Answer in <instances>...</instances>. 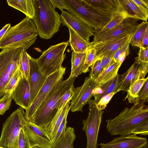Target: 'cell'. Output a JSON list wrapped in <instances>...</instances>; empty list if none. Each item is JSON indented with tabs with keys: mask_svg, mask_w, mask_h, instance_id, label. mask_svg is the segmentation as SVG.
Wrapping results in <instances>:
<instances>
[{
	"mask_svg": "<svg viewBox=\"0 0 148 148\" xmlns=\"http://www.w3.org/2000/svg\"><path fill=\"white\" fill-rule=\"evenodd\" d=\"M106 129L112 136L148 134V108L143 104L126 108L113 119H107Z\"/></svg>",
	"mask_w": 148,
	"mask_h": 148,
	"instance_id": "6da1fadb",
	"label": "cell"
},
{
	"mask_svg": "<svg viewBox=\"0 0 148 148\" xmlns=\"http://www.w3.org/2000/svg\"><path fill=\"white\" fill-rule=\"evenodd\" d=\"M76 77L70 75L60 80L52 89L29 121L43 129L51 122L58 110V101L66 91L74 85Z\"/></svg>",
	"mask_w": 148,
	"mask_h": 148,
	"instance_id": "7a4b0ae2",
	"label": "cell"
},
{
	"mask_svg": "<svg viewBox=\"0 0 148 148\" xmlns=\"http://www.w3.org/2000/svg\"><path fill=\"white\" fill-rule=\"evenodd\" d=\"M35 10L32 19L36 26L38 35L47 40L59 31L62 24L60 15L50 0H33Z\"/></svg>",
	"mask_w": 148,
	"mask_h": 148,
	"instance_id": "3957f363",
	"label": "cell"
},
{
	"mask_svg": "<svg viewBox=\"0 0 148 148\" xmlns=\"http://www.w3.org/2000/svg\"><path fill=\"white\" fill-rule=\"evenodd\" d=\"M38 35L33 21L26 16L9 27L0 42V49L21 48L27 50L35 42Z\"/></svg>",
	"mask_w": 148,
	"mask_h": 148,
	"instance_id": "277c9868",
	"label": "cell"
},
{
	"mask_svg": "<svg viewBox=\"0 0 148 148\" xmlns=\"http://www.w3.org/2000/svg\"><path fill=\"white\" fill-rule=\"evenodd\" d=\"M63 1L67 11L81 19L95 31L101 29L108 23L114 13L94 7L84 0Z\"/></svg>",
	"mask_w": 148,
	"mask_h": 148,
	"instance_id": "5b68a950",
	"label": "cell"
},
{
	"mask_svg": "<svg viewBox=\"0 0 148 148\" xmlns=\"http://www.w3.org/2000/svg\"><path fill=\"white\" fill-rule=\"evenodd\" d=\"M23 108L20 107L6 119L3 124L0 138V148H18L21 129L27 122Z\"/></svg>",
	"mask_w": 148,
	"mask_h": 148,
	"instance_id": "8992f818",
	"label": "cell"
},
{
	"mask_svg": "<svg viewBox=\"0 0 148 148\" xmlns=\"http://www.w3.org/2000/svg\"><path fill=\"white\" fill-rule=\"evenodd\" d=\"M68 45V41L51 45L37 59L39 68L45 75L47 77L62 66L66 56L64 52Z\"/></svg>",
	"mask_w": 148,
	"mask_h": 148,
	"instance_id": "52a82bcc",
	"label": "cell"
},
{
	"mask_svg": "<svg viewBox=\"0 0 148 148\" xmlns=\"http://www.w3.org/2000/svg\"><path fill=\"white\" fill-rule=\"evenodd\" d=\"M22 49L5 48L0 52V97L11 77L19 68Z\"/></svg>",
	"mask_w": 148,
	"mask_h": 148,
	"instance_id": "ba28073f",
	"label": "cell"
},
{
	"mask_svg": "<svg viewBox=\"0 0 148 148\" xmlns=\"http://www.w3.org/2000/svg\"><path fill=\"white\" fill-rule=\"evenodd\" d=\"M88 103L89 112L87 118L83 120L82 129L86 136V148H97L98 132L104 112L98 110L97 102L94 99H90Z\"/></svg>",
	"mask_w": 148,
	"mask_h": 148,
	"instance_id": "9c48e42d",
	"label": "cell"
},
{
	"mask_svg": "<svg viewBox=\"0 0 148 148\" xmlns=\"http://www.w3.org/2000/svg\"><path fill=\"white\" fill-rule=\"evenodd\" d=\"M66 69L62 66L60 69L47 77L44 85L33 101L26 110L25 117L26 120L29 121H30L37 108L53 88L60 81L62 80Z\"/></svg>",
	"mask_w": 148,
	"mask_h": 148,
	"instance_id": "30bf717a",
	"label": "cell"
},
{
	"mask_svg": "<svg viewBox=\"0 0 148 148\" xmlns=\"http://www.w3.org/2000/svg\"><path fill=\"white\" fill-rule=\"evenodd\" d=\"M95 80L89 77L85 78L84 84L73 88V94L70 102L72 112L82 111L83 107L94 95V90L98 86Z\"/></svg>",
	"mask_w": 148,
	"mask_h": 148,
	"instance_id": "8fae6325",
	"label": "cell"
},
{
	"mask_svg": "<svg viewBox=\"0 0 148 148\" xmlns=\"http://www.w3.org/2000/svg\"><path fill=\"white\" fill-rule=\"evenodd\" d=\"M134 63L129 69L121 75V81L117 92H127L130 86L136 81L145 79L148 72V63L143 62L135 58Z\"/></svg>",
	"mask_w": 148,
	"mask_h": 148,
	"instance_id": "7c38bea8",
	"label": "cell"
},
{
	"mask_svg": "<svg viewBox=\"0 0 148 148\" xmlns=\"http://www.w3.org/2000/svg\"><path fill=\"white\" fill-rule=\"evenodd\" d=\"M60 15L63 25L70 27L85 41L90 42V37L94 35L93 28L67 11L64 10L61 12Z\"/></svg>",
	"mask_w": 148,
	"mask_h": 148,
	"instance_id": "4fadbf2b",
	"label": "cell"
},
{
	"mask_svg": "<svg viewBox=\"0 0 148 148\" xmlns=\"http://www.w3.org/2000/svg\"><path fill=\"white\" fill-rule=\"evenodd\" d=\"M23 128L28 136L32 148L37 147L52 148L53 142L44 129L29 121Z\"/></svg>",
	"mask_w": 148,
	"mask_h": 148,
	"instance_id": "5bb4252c",
	"label": "cell"
},
{
	"mask_svg": "<svg viewBox=\"0 0 148 148\" xmlns=\"http://www.w3.org/2000/svg\"><path fill=\"white\" fill-rule=\"evenodd\" d=\"M101 148H147V140L145 138L131 134L116 137L107 143H100Z\"/></svg>",
	"mask_w": 148,
	"mask_h": 148,
	"instance_id": "9a60e30c",
	"label": "cell"
},
{
	"mask_svg": "<svg viewBox=\"0 0 148 148\" xmlns=\"http://www.w3.org/2000/svg\"><path fill=\"white\" fill-rule=\"evenodd\" d=\"M29 63L28 81L30 88V106L44 85L47 76L45 75L40 70L37 59L34 58L30 56Z\"/></svg>",
	"mask_w": 148,
	"mask_h": 148,
	"instance_id": "2e32d148",
	"label": "cell"
},
{
	"mask_svg": "<svg viewBox=\"0 0 148 148\" xmlns=\"http://www.w3.org/2000/svg\"><path fill=\"white\" fill-rule=\"evenodd\" d=\"M139 24L135 19L126 18L112 29L99 36L94 37V44L104 41L125 34H132Z\"/></svg>",
	"mask_w": 148,
	"mask_h": 148,
	"instance_id": "e0dca14e",
	"label": "cell"
},
{
	"mask_svg": "<svg viewBox=\"0 0 148 148\" xmlns=\"http://www.w3.org/2000/svg\"><path fill=\"white\" fill-rule=\"evenodd\" d=\"M132 34H125L104 41L92 43L91 46L96 51L97 59L110 51H116L127 42Z\"/></svg>",
	"mask_w": 148,
	"mask_h": 148,
	"instance_id": "ac0fdd59",
	"label": "cell"
},
{
	"mask_svg": "<svg viewBox=\"0 0 148 148\" xmlns=\"http://www.w3.org/2000/svg\"><path fill=\"white\" fill-rule=\"evenodd\" d=\"M11 94L16 103L27 110L29 106L30 95L28 81L22 77Z\"/></svg>",
	"mask_w": 148,
	"mask_h": 148,
	"instance_id": "d6986e66",
	"label": "cell"
},
{
	"mask_svg": "<svg viewBox=\"0 0 148 148\" xmlns=\"http://www.w3.org/2000/svg\"><path fill=\"white\" fill-rule=\"evenodd\" d=\"M118 12L123 13L126 18L147 21L148 15L146 14L132 0H118Z\"/></svg>",
	"mask_w": 148,
	"mask_h": 148,
	"instance_id": "ffe728a7",
	"label": "cell"
},
{
	"mask_svg": "<svg viewBox=\"0 0 148 148\" xmlns=\"http://www.w3.org/2000/svg\"><path fill=\"white\" fill-rule=\"evenodd\" d=\"M121 75L118 73L107 82L99 85L94 91V99L97 103L103 97L113 92H117L121 81Z\"/></svg>",
	"mask_w": 148,
	"mask_h": 148,
	"instance_id": "44dd1931",
	"label": "cell"
},
{
	"mask_svg": "<svg viewBox=\"0 0 148 148\" xmlns=\"http://www.w3.org/2000/svg\"><path fill=\"white\" fill-rule=\"evenodd\" d=\"M70 103V101L58 110L51 122L44 129L52 142L53 140L58 128L64 117L68 115L69 111L71 109Z\"/></svg>",
	"mask_w": 148,
	"mask_h": 148,
	"instance_id": "7402d4cb",
	"label": "cell"
},
{
	"mask_svg": "<svg viewBox=\"0 0 148 148\" xmlns=\"http://www.w3.org/2000/svg\"><path fill=\"white\" fill-rule=\"evenodd\" d=\"M70 34L69 44L73 51L77 53H86L92 45L87 42L77 34L72 29L68 27Z\"/></svg>",
	"mask_w": 148,
	"mask_h": 148,
	"instance_id": "603a6c76",
	"label": "cell"
},
{
	"mask_svg": "<svg viewBox=\"0 0 148 148\" xmlns=\"http://www.w3.org/2000/svg\"><path fill=\"white\" fill-rule=\"evenodd\" d=\"M8 5L22 12L32 19L34 17L35 10L33 0H7Z\"/></svg>",
	"mask_w": 148,
	"mask_h": 148,
	"instance_id": "cb8c5ba5",
	"label": "cell"
},
{
	"mask_svg": "<svg viewBox=\"0 0 148 148\" xmlns=\"http://www.w3.org/2000/svg\"><path fill=\"white\" fill-rule=\"evenodd\" d=\"M86 52L77 53L73 51L71 55V68L70 75L76 77L85 73V62Z\"/></svg>",
	"mask_w": 148,
	"mask_h": 148,
	"instance_id": "d4e9b609",
	"label": "cell"
},
{
	"mask_svg": "<svg viewBox=\"0 0 148 148\" xmlns=\"http://www.w3.org/2000/svg\"><path fill=\"white\" fill-rule=\"evenodd\" d=\"M75 132L73 127H67L52 148H74L73 142L76 138Z\"/></svg>",
	"mask_w": 148,
	"mask_h": 148,
	"instance_id": "484cf974",
	"label": "cell"
},
{
	"mask_svg": "<svg viewBox=\"0 0 148 148\" xmlns=\"http://www.w3.org/2000/svg\"><path fill=\"white\" fill-rule=\"evenodd\" d=\"M87 3L102 10L114 13L117 12L118 0H84Z\"/></svg>",
	"mask_w": 148,
	"mask_h": 148,
	"instance_id": "4316f807",
	"label": "cell"
},
{
	"mask_svg": "<svg viewBox=\"0 0 148 148\" xmlns=\"http://www.w3.org/2000/svg\"><path fill=\"white\" fill-rule=\"evenodd\" d=\"M147 79L148 77L135 82L127 91V94L125 99H127L129 102L134 103L135 106L139 105L140 101L138 98V94L140 89Z\"/></svg>",
	"mask_w": 148,
	"mask_h": 148,
	"instance_id": "83f0119b",
	"label": "cell"
},
{
	"mask_svg": "<svg viewBox=\"0 0 148 148\" xmlns=\"http://www.w3.org/2000/svg\"><path fill=\"white\" fill-rule=\"evenodd\" d=\"M121 64L118 62H114L104 71L95 81L101 85L111 80L117 75Z\"/></svg>",
	"mask_w": 148,
	"mask_h": 148,
	"instance_id": "f1b7e54d",
	"label": "cell"
},
{
	"mask_svg": "<svg viewBox=\"0 0 148 148\" xmlns=\"http://www.w3.org/2000/svg\"><path fill=\"white\" fill-rule=\"evenodd\" d=\"M148 27L147 21H143L139 24L131 34L130 44L132 46L142 47V39L145 32Z\"/></svg>",
	"mask_w": 148,
	"mask_h": 148,
	"instance_id": "f546056e",
	"label": "cell"
},
{
	"mask_svg": "<svg viewBox=\"0 0 148 148\" xmlns=\"http://www.w3.org/2000/svg\"><path fill=\"white\" fill-rule=\"evenodd\" d=\"M126 18L124 14L116 12L114 13L110 21L101 29L95 32L94 37L99 36L112 29Z\"/></svg>",
	"mask_w": 148,
	"mask_h": 148,
	"instance_id": "4dcf8cb0",
	"label": "cell"
},
{
	"mask_svg": "<svg viewBox=\"0 0 148 148\" xmlns=\"http://www.w3.org/2000/svg\"><path fill=\"white\" fill-rule=\"evenodd\" d=\"M29 56L26 50L22 49L20 57L19 69L21 72L22 77H24L28 80L30 69Z\"/></svg>",
	"mask_w": 148,
	"mask_h": 148,
	"instance_id": "1f68e13d",
	"label": "cell"
},
{
	"mask_svg": "<svg viewBox=\"0 0 148 148\" xmlns=\"http://www.w3.org/2000/svg\"><path fill=\"white\" fill-rule=\"evenodd\" d=\"M22 77V74L19 68L11 77L5 86L4 90V94L11 93Z\"/></svg>",
	"mask_w": 148,
	"mask_h": 148,
	"instance_id": "d6a6232c",
	"label": "cell"
},
{
	"mask_svg": "<svg viewBox=\"0 0 148 148\" xmlns=\"http://www.w3.org/2000/svg\"><path fill=\"white\" fill-rule=\"evenodd\" d=\"M97 60V54L95 49L91 46L86 52L85 62V73L89 70V68Z\"/></svg>",
	"mask_w": 148,
	"mask_h": 148,
	"instance_id": "836d02e7",
	"label": "cell"
},
{
	"mask_svg": "<svg viewBox=\"0 0 148 148\" xmlns=\"http://www.w3.org/2000/svg\"><path fill=\"white\" fill-rule=\"evenodd\" d=\"M100 59H97L91 66L89 77L95 80L103 72Z\"/></svg>",
	"mask_w": 148,
	"mask_h": 148,
	"instance_id": "e575fe53",
	"label": "cell"
},
{
	"mask_svg": "<svg viewBox=\"0 0 148 148\" xmlns=\"http://www.w3.org/2000/svg\"><path fill=\"white\" fill-rule=\"evenodd\" d=\"M12 99L11 92L5 93L0 99V115H3L10 108Z\"/></svg>",
	"mask_w": 148,
	"mask_h": 148,
	"instance_id": "d590c367",
	"label": "cell"
},
{
	"mask_svg": "<svg viewBox=\"0 0 148 148\" xmlns=\"http://www.w3.org/2000/svg\"><path fill=\"white\" fill-rule=\"evenodd\" d=\"M73 85L62 95L59 99L57 105V108L58 111L65 105L68 102L71 100L73 94Z\"/></svg>",
	"mask_w": 148,
	"mask_h": 148,
	"instance_id": "8d00e7d4",
	"label": "cell"
},
{
	"mask_svg": "<svg viewBox=\"0 0 148 148\" xmlns=\"http://www.w3.org/2000/svg\"><path fill=\"white\" fill-rule=\"evenodd\" d=\"M18 148H32L28 136L23 127L20 130L18 140Z\"/></svg>",
	"mask_w": 148,
	"mask_h": 148,
	"instance_id": "74e56055",
	"label": "cell"
},
{
	"mask_svg": "<svg viewBox=\"0 0 148 148\" xmlns=\"http://www.w3.org/2000/svg\"><path fill=\"white\" fill-rule=\"evenodd\" d=\"M116 51H110L103 56L100 59L103 71L115 62L113 60L114 54Z\"/></svg>",
	"mask_w": 148,
	"mask_h": 148,
	"instance_id": "f35d334b",
	"label": "cell"
},
{
	"mask_svg": "<svg viewBox=\"0 0 148 148\" xmlns=\"http://www.w3.org/2000/svg\"><path fill=\"white\" fill-rule=\"evenodd\" d=\"M138 98L141 101V103L143 104L148 101V79H147L140 89L138 94Z\"/></svg>",
	"mask_w": 148,
	"mask_h": 148,
	"instance_id": "ab89813d",
	"label": "cell"
},
{
	"mask_svg": "<svg viewBox=\"0 0 148 148\" xmlns=\"http://www.w3.org/2000/svg\"><path fill=\"white\" fill-rule=\"evenodd\" d=\"M116 93L115 92H113L102 97L97 103L98 110L101 111L104 109L112 97Z\"/></svg>",
	"mask_w": 148,
	"mask_h": 148,
	"instance_id": "60d3db41",
	"label": "cell"
},
{
	"mask_svg": "<svg viewBox=\"0 0 148 148\" xmlns=\"http://www.w3.org/2000/svg\"><path fill=\"white\" fill-rule=\"evenodd\" d=\"M67 115H66L65 116L58 128L54 139L52 142L53 146L56 143L60 136L66 130L67 123Z\"/></svg>",
	"mask_w": 148,
	"mask_h": 148,
	"instance_id": "b9f144b4",
	"label": "cell"
},
{
	"mask_svg": "<svg viewBox=\"0 0 148 148\" xmlns=\"http://www.w3.org/2000/svg\"><path fill=\"white\" fill-rule=\"evenodd\" d=\"M131 36L128 40L124 44L120 47L115 53L113 60L115 62H117L120 56L127 49H129V45Z\"/></svg>",
	"mask_w": 148,
	"mask_h": 148,
	"instance_id": "7bdbcfd3",
	"label": "cell"
},
{
	"mask_svg": "<svg viewBox=\"0 0 148 148\" xmlns=\"http://www.w3.org/2000/svg\"><path fill=\"white\" fill-rule=\"evenodd\" d=\"M138 57L139 60L142 62L148 63V47H140Z\"/></svg>",
	"mask_w": 148,
	"mask_h": 148,
	"instance_id": "ee69618b",
	"label": "cell"
},
{
	"mask_svg": "<svg viewBox=\"0 0 148 148\" xmlns=\"http://www.w3.org/2000/svg\"><path fill=\"white\" fill-rule=\"evenodd\" d=\"M146 14L148 15V0H132Z\"/></svg>",
	"mask_w": 148,
	"mask_h": 148,
	"instance_id": "f6af8a7d",
	"label": "cell"
},
{
	"mask_svg": "<svg viewBox=\"0 0 148 148\" xmlns=\"http://www.w3.org/2000/svg\"><path fill=\"white\" fill-rule=\"evenodd\" d=\"M54 7L59 8L61 11H63L65 9V5L63 0H50Z\"/></svg>",
	"mask_w": 148,
	"mask_h": 148,
	"instance_id": "bcb514c9",
	"label": "cell"
},
{
	"mask_svg": "<svg viewBox=\"0 0 148 148\" xmlns=\"http://www.w3.org/2000/svg\"><path fill=\"white\" fill-rule=\"evenodd\" d=\"M141 47L143 48L148 47V27L146 29L143 35Z\"/></svg>",
	"mask_w": 148,
	"mask_h": 148,
	"instance_id": "7dc6e473",
	"label": "cell"
},
{
	"mask_svg": "<svg viewBox=\"0 0 148 148\" xmlns=\"http://www.w3.org/2000/svg\"><path fill=\"white\" fill-rule=\"evenodd\" d=\"M10 26V24L8 23L6 24L0 29V42L4 34Z\"/></svg>",
	"mask_w": 148,
	"mask_h": 148,
	"instance_id": "c3c4849f",
	"label": "cell"
},
{
	"mask_svg": "<svg viewBox=\"0 0 148 148\" xmlns=\"http://www.w3.org/2000/svg\"><path fill=\"white\" fill-rule=\"evenodd\" d=\"M32 148H41L39 147H32Z\"/></svg>",
	"mask_w": 148,
	"mask_h": 148,
	"instance_id": "681fc988",
	"label": "cell"
}]
</instances>
